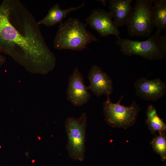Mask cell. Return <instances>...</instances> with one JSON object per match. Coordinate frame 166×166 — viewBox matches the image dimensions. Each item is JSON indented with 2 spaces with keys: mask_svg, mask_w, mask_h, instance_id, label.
I'll return each mask as SVG.
<instances>
[{
  "mask_svg": "<svg viewBox=\"0 0 166 166\" xmlns=\"http://www.w3.org/2000/svg\"><path fill=\"white\" fill-rule=\"evenodd\" d=\"M5 60V57L2 55L0 52V66H1L4 64Z\"/></svg>",
  "mask_w": 166,
  "mask_h": 166,
  "instance_id": "2e32d148",
  "label": "cell"
},
{
  "mask_svg": "<svg viewBox=\"0 0 166 166\" xmlns=\"http://www.w3.org/2000/svg\"><path fill=\"white\" fill-rule=\"evenodd\" d=\"M0 52L31 73L46 74L56 65L38 22L19 0H4L0 4Z\"/></svg>",
  "mask_w": 166,
  "mask_h": 166,
  "instance_id": "6da1fadb",
  "label": "cell"
},
{
  "mask_svg": "<svg viewBox=\"0 0 166 166\" xmlns=\"http://www.w3.org/2000/svg\"><path fill=\"white\" fill-rule=\"evenodd\" d=\"M88 78L89 85L88 89L97 97L105 94L110 96L113 92L112 80L99 66L93 65L89 71Z\"/></svg>",
  "mask_w": 166,
  "mask_h": 166,
  "instance_id": "30bf717a",
  "label": "cell"
},
{
  "mask_svg": "<svg viewBox=\"0 0 166 166\" xmlns=\"http://www.w3.org/2000/svg\"><path fill=\"white\" fill-rule=\"evenodd\" d=\"M132 0H110L109 9L117 27L126 24L132 13Z\"/></svg>",
  "mask_w": 166,
  "mask_h": 166,
  "instance_id": "8fae6325",
  "label": "cell"
},
{
  "mask_svg": "<svg viewBox=\"0 0 166 166\" xmlns=\"http://www.w3.org/2000/svg\"><path fill=\"white\" fill-rule=\"evenodd\" d=\"M153 150L158 154L162 161L166 160V136L165 132H164L156 135L150 143Z\"/></svg>",
  "mask_w": 166,
  "mask_h": 166,
  "instance_id": "9a60e30c",
  "label": "cell"
},
{
  "mask_svg": "<svg viewBox=\"0 0 166 166\" xmlns=\"http://www.w3.org/2000/svg\"><path fill=\"white\" fill-rule=\"evenodd\" d=\"M98 2H101L104 6H106L107 0H97Z\"/></svg>",
  "mask_w": 166,
  "mask_h": 166,
  "instance_id": "e0dca14e",
  "label": "cell"
},
{
  "mask_svg": "<svg viewBox=\"0 0 166 166\" xmlns=\"http://www.w3.org/2000/svg\"><path fill=\"white\" fill-rule=\"evenodd\" d=\"M85 85L84 77L77 67H75L70 76L67 90V99L74 106L87 103L91 95Z\"/></svg>",
  "mask_w": 166,
  "mask_h": 166,
  "instance_id": "ba28073f",
  "label": "cell"
},
{
  "mask_svg": "<svg viewBox=\"0 0 166 166\" xmlns=\"http://www.w3.org/2000/svg\"><path fill=\"white\" fill-rule=\"evenodd\" d=\"M134 86L136 95L146 101H156L166 93V84L159 78L152 80L139 78L135 81Z\"/></svg>",
  "mask_w": 166,
  "mask_h": 166,
  "instance_id": "9c48e42d",
  "label": "cell"
},
{
  "mask_svg": "<svg viewBox=\"0 0 166 166\" xmlns=\"http://www.w3.org/2000/svg\"><path fill=\"white\" fill-rule=\"evenodd\" d=\"M145 123L152 134L158 132L159 134L166 131V124L158 116L155 107L148 105L146 111Z\"/></svg>",
  "mask_w": 166,
  "mask_h": 166,
  "instance_id": "5bb4252c",
  "label": "cell"
},
{
  "mask_svg": "<svg viewBox=\"0 0 166 166\" xmlns=\"http://www.w3.org/2000/svg\"><path fill=\"white\" fill-rule=\"evenodd\" d=\"M153 0H136L126 24L130 36L149 37L154 28L152 20Z\"/></svg>",
  "mask_w": 166,
  "mask_h": 166,
  "instance_id": "8992f818",
  "label": "cell"
},
{
  "mask_svg": "<svg viewBox=\"0 0 166 166\" xmlns=\"http://www.w3.org/2000/svg\"><path fill=\"white\" fill-rule=\"evenodd\" d=\"M112 15L109 11L101 9H94L85 20L89 24L96 30L103 37L110 35L119 38L120 32L118 27L112 20Z\"/></svg>",
  "mask_w": 166,
  "mask_h": 166,
  "instance_id": "52a82bcc",
  "label": "cell"
},
{
  "mask_svg": "<svg viewBox=\"0 0 166 166\" xmlns=\"http://www.w3.org/2000/svg\"><path fill=\"white\" fill-rule=\"evenodd\" d=\"M122 95L116 103L112 102L110 96L103 104V112L106 123L113 128L126 129L136 122L140 109L136 101L128 106L121 104Z\"/></svg>",
  "mask_w": 166,
  "mask_h": 166,
  "instance_id": "277c9868",
  "label": "cell"
},
{
  "mask_svg": "<svg viewBox=\"0 0 166 166\" xmlns=\"http://www.w3.org/2000/svg\"><path fill=\"white\" fill-rule=\"evenodd\" d=\"M86 25L72 18L60 23L53 42L54 48L81 51L90 43L99 42V39L87 30Z\"/></svg>",
  "mask_w": 166,
  "mask_h": 166,
  "instance_id": "7a4b0ae2",
  "label": "cell"
},
{
  "mask_svg": "<svg viewBox=\"0 0 166 166\" xmlns=\"http://www.w3.org/2000/svg\"><path fill=\"white\" fill-rule=\"evenodd\" d=\"M87 118L85 112L78 118H68L65 127L67 136L66 148L69 156L73 160L83 161L85 152L86 130Z\"/></svg>",
  "mask_w": 166,
  "mask_h": 166,
  "instance_id": "5b68a950",
  "label": "cell"
},
{
  "mask_svg": "<svg viewBox=\"0 0 166 166\" xmlns=\"http://www.w3.org/2000/svg\"><path fill=\"white\" fill-rule=\"evenodd\" d=\"M152 20L158 33L166 28V0H153Z\"/></svg>",
  "mask_w": 166,
  "mask_h": 166,
  "instance_id": "4fadbf2b",
  "label": "cell"
},
{
  "mask_svg": "<svg viewBox=\"0 0 166 166\" xmlns=\"http://www.w3.org/2000/svg\"><path fill=\"white\" fill-rule=\"evenodd\" d=\"M85 3L77 7H72L62 10L57 3L51 7L48 13L42 19L38 22L39 25H43L47 27L54 26L58 23H61L64 18L70 12L77 10L85 6Z\"/></svg>",
  "mask_w": 166,
  "mask_h": 166,
  "instance_id": "7c38bea8",
  "label": "cell"
},
{
  "mask_svg": "<svg viewBox=\"0 0 166 166\" xmlns=\"http://www.w3.org/2000/svg\"><path fill=\"white\" fill-rule=\"evenodd\" d=\"M116 44L126 56H140L150 61L163 60L166 56V34L162 36L156 32L147 40L143 41L119 37Z\"/></svg>",
  "mask_w": 166,
  "mask_h": 166,
  "instance_id": "3957f363",
  "label": "cell"
}]
</instances>
